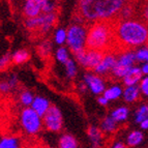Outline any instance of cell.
I'll return each instance as SVG.
<instances>
[{
    "label": "cell",
    "instance_id": "obj_1",
    "mask_svg": "<svg viewBox=\"0 0 148 148\" xmlns=\"http://www.w3.org/2000/svg\"><path fill=\"white\" fill-rule=\"evenodd\" d=\"M113 54L128 52L132 48L148 42V26L138 18L130 20L113 19Z\"/></svg>",
    "mask_w": 148,
    "mask_h": 148
},
{
    "label": "cell",
    "instance_id": "obj_2",
    "mask_svg": "<svg viewBox=\"0 0 148 148\" xmlns=\"http://www.w3.org/2000/svg\"><path fill=\"white\" fill-rule=\"evenodd\" d=\"M122 0H81L77 5L75 19L78 24L111 20L124 5Z\"/></svg>",
    "mask_w": 148,
    "mask_h": 148
},
{
    "label": "cell",
    "instance_id": "obj_3",
    "mask_svg": "<svg viewBox=\"0 0 148 148\" xmlns=\"http://www.w3.org/2000/svg\"><path fill=\"white\" fill-rule=\"evenodd\" d=\"M85 49L113 54V19L96 21L90 25L87 31Z\"/></svg>",
    "mask_w": 148,
    "mask_h": 148
},
{
    "label": "cell",
    "instance_id": "obj_4",
    "mask_svg": "<svg viewBox=\"0 0 148 148\" xmlns=\"http://www.w3.org/2000/svg\"><path fill=\"white\" fill-rule=\"evenodd\" d=\"M57 23V12L52 14H42L36 18L26 19L24 22L25 27L29 31L45 34L46 32L51 30Z\"/></svg>",
    "mask_w": 148,
    "mask_h": 148
},
{
    "label": "cell",
    "instance_id": "obj_5",
    "mask_svg": "<svg viewBox=\"0 0 148 148\" xmlns=\"http://www.w3.org/2000/svg\"><path fill=\"white\" fill-rule=\"evenodd\" d=\"M87 31H88V28L84 24L73 23L69 27L66 33L67 44L74 54L85 49Z\"/></svg>",
    "mask_w": 148,
    "mask_h": 148
},
{
    "label": "cell",
    "instance_id": "obj_6",
    "mask_svg": "<svg viewBox=\"0 0 148 148\" xmlns=\"http://www.w3.org/2000/svg\"><path fill=\"white\" fill-rule=\"evenodd\" d=\"M21 125L29 135H34L40 131L42 125V117H40L31 108H25L21 112Z\"/></svg>",
    "mask_w": 148,
    "mask_h": 148
},
{
    "label": "cell",
    "instance_id": "obj_7",
    "mask_svg": "<svg viewBox=\"0 0 148 148\" xmlns=\"http://www.w3.org/2000/svg\"><path fill=\"white\" fill-rule=\"evenodd\" d=\"M77 61L81 64L82 66H84L85 69L91 71V69H95L101 60L104 59L105 53L99 52V51H95V50H88V49H83L79 52L75 53Z\"/></svg>",
    "mask_w": 148,
    "mask_h": 148
},
{
    "label": "cell",
    "instance_id": "obj_8",
    "mask_svg": "<svg viewBox=\"0 0 148 148\" xmlns=\"http://www.w3.org/2000/svg\"><path fill=\"white\" fill-rule=\"evenodd\" d=\"M135 60H136V57L133 52L128 51V52L122 53L121 56L117 59V63L112 71L110 77H112L114 79L124 78L125 75L130 72V69L133 67Z\"/></svg>",
    "mask_w": 148,
    "mask_h": 148
},
{
    "label": "cell",
    "instance_id": "obj_9",
    "mask_svg": "<svg viewBox=\"0 0 148 148\" xmlns=\"http://www.w3.org/2000/svg\"><path fill=\"white\" fill-rule=\"evenodd\" d=\"M44 126L50 132H59L61 131L62 124V115L60 110L55 106H50L47 113L42 117Z\"/></svg>",
    "mask_w": 148,
    "mask_h": 148
},
{
    "label": "cell",
    "instance_id": "obj_10",
    "mask_svg": "<svg viewBox=\"0 0 148 148\" xmlns=\"http://www.w3.org/2000/svg\"><path fill=\"white\" fill-rule=\"evenodd\" d=\"M117 63V58L115 57L114 54H111V53H108V54L105 55L104 59L101 60V63L97 65L95 69H94V72L96 73L97 75H101V76H106L108 77L111 75L112 71L113 69L115 67Z\"/></svg>",
    "mask_w": 148,
    "mask_h": 148
},
{
    "label": "cell",
    "instance_id": "obj_11",
    "mask_svg": "<svg viewBox=\"0 0 148 148\" xmlns=\"http://www.w3.org/2000/svg\"><path fill=\"white\" fill-rule=\"evenodd\" d=\"M23 15L26 19H32L42 15V0H27L25 1L22 8Z\"/></svg>",
    "mask_w": 148,
    "mask_h": 148
},
{
    "label": "cell",
    "instance_id": "obj_12",
    "mask_svg": "<svg viewBox=\"0 0 148 148\" xmlns=\"http://www.w3.org/2000/svg\"><path fill=\"white\" fill-rule=\"evenodd\" d=\"M85 82L86 84L88 85V87L91 89V91L95 94L101 93V92L105 90V83L104 80L99 78V76L96 75H90L87 74L84 77Z\"/></svg>",
    "mask_w": 148,
    "mask_h": 148
},
{
    "label": "cell",
    "instance_id": "obj_13",
    "mask_svg": "<svg viewBox=\"0 0 148 148\" xmlns=\"http://www.w3.org/2000/svg\"><path fill=\"white\" fill-rule=\"evenodd\" d=\"M49 108L50 104L48 99H46L45 97H42V96H36V97H34L33 101H32L31 109L40 117H44V115L47 113Z\"/></svg>",
    "mask_w": 148,
    "mask_h": 148
},
{
    "label": "cell",
    "instance_id": "obj_14",
    "mask_svg": "<svg viewBox=\"0 0 148 148\" xmlns=\"http://www.w3.org/2000/svg\"><path fill=\"white\" fill-rule=\"evenodd\" d=\"M142 71L139 67H132L130 69V72L125 75V77L123 78V83L125 86L131 87L135 86L138 83V81H140L142 78Z\"/></svg>",
    "mask_w": 148,
    "mask_h": 148
},
{
    "label": "cell",
    "instance_id": "obj_15",
    "mask_svg": "<svg viewBox=\"0 0 148 148\" xmlns=\"http://www.w3.org/2000/svg\"><path fill=\"white\" fill-rule=\"evenodd\" d=\"M87 134H88L89 138L91 139L93 148H99L103 141V131H101L96 126H89L87 130Z\"/></svg>",
    "mask_w": 148,
    "mask_h": 148
},
{
    "label": "cell",
    "instance_id": "obj_16",
    "mask_svg": "<svg viewBox=\"0 0 148 148\" xmlns=\"http://www.w3.org/2000/svg\"><path fill=\"white\" fill-rule=\"evenodd\" d=\"M18 84V78L16 76H10L6 80L0 81V92L1 93H8L14 88H16Z\"/></svg>",
    "mask_w": 148,
    "mask_h": 148
},
{
    "label": "cell",
    "instance_id": "obj_17",
    "mask_svg": "<svg viewBox=\"0 0 148 148\" xmlns=\"http://www.w3.org/2000/svg\"><path fill=\"white\" fill-rule=\"evenodd\" d=\"M10 58H12V61L15 64H22L29 60L30 54L27 50H24V49L18 50V51H16V52L10 56Z\"/></svg>",
    "mask_w": 148,
    "mask_h": 148
},
{
    "label": "cell",
    "instance_id": "obj_18",
    "mask_svg": "<svg viewBox=\"0 0 148 148\" xmlns=\"http://www.w3.org/2000/svg\"><path fill=\"white\" fill-rule=\"evenodd\" d=\"M59 148H78V142L72 135L65 134L60 137Z\"/></svg>",
    "mask_w": 148,
    "mask_h": 148
},
{
    "label": "cell",
    "instance_id": "obj_19",
    "mask_svg": "<svg viewBox=\"0 0 148 148\" xmlns=\"http://www.w3.org/2000/svg\"><path fill=\"white\" fill-rule=\"evenodd\" d=\"M139 95H140V89L136 85L135 86L127 87L123 93L124 99L127 103H133V101H137L139 99Z\"/></svg>",
    "mask_w": 148,
    "mask_h": 148
},
{
    "label": "cell",
    "instance_id": "obj_20",
    "mask_svg": "<svg viewBox=\"0 0 148 148\" xmlns=\"http://www.w3.org/2000/svg\"><path fill=\"white\" fill-rule=\"evenodd\" d=\"M20 143L16 137H4L0 141V148H19Z\"/></svg>",
    "mask_w": 148,
    "mask_h": 148
},
{
    "label": "cell",
    "instance_id": "obj_21",
    "mask_svg": "<svg viewBox=\"0 0 148 148\" xmlns=\"http://www.w3.org/2000/svg\"><path fill=\"white\" fill-rule=\"evenodd\" d=\"M141 6H138V19L148 26V1L140 3Z\"/></svg>",
    "mask_w": 148,
    "mask_h": 148
},
{
    "label": "cell",
    "instance_id": "obj_22",
    "mask_svg": "<svg viewBox=\"0 0 148 148\" xmlns=\"http://www.w3.org/2000/svg\"><path fill=\"white\" fill-rule=\"evenodd\" d=\"M127 116H128V110L125 107H121V108L116 109L115 111H113V113H112V115H111V117L116 121V122L125 120V119L127 118Z\"/></svg>",
    "mask_w": 148,
    "mask_h": 148
},
{
    "label": "cell",
    "instance_id": "obj_23",
    "mask_svg": "<svg viewBox=\"0 0 148 148\" xmlns=\"http://www.w3.org/2000/svg\"><path fill=\"white\" fill-rule=\"evenodd\" d=\"M116 127H117L116 121L114 120L111 116L106 117V118L103 120V122H101V130L104 132H107V133L114 132L116 130Z\"/></svg>",
    "mask_w": 148,
    "mask_h": 148
},
{
    "label": "cell",
    "instance_id": "obj_24",
    "mask_svg": "<svg viewBox=\"0 0 148 148\" xmlns=\"http://www.w3.org/2000/svg\"><path fill=\"white\" fill-rule=\"evenodd\" d=\"M143 140V134L139 131L132 132L127 137V145L128 146H136Z\"/></svg>",
    "mask_w": 148,
    "mask_h": 148
},
{
    "label": "cell",
    "instance_id": "obj_25",
    "mask_svg": "<svg viewBox=\"0 0 148 148\" xmlns=\"http://www.w3.org/2000/svg\"><path fill=\"white\" fill-rule=\"evenodd\" d=\"M121 95V88L119 86H114L111 88L107 89L106 91L104 92V97L109 99H118L119 96Z\"/></svg>",
    "mask_w": 148,
    "mask_h": 148
},
{
    "label": "cell",
    "instance_id": "obj_26",
    "mask_svg": "<svg viewBox=\"0 0 148 148\" xmlns=\"http://www.w3.org/2000/svg\"><path fill=\"white\" fill-rule=\"evenodd\" d=\"M33 99H34V97H33L31 92L27 91V90H24V91L21 92L20 101H21V104L26 107V108H28V106H31Z\"/></svg>",
    "mask_w": 148,
    "mask_h": 148
},
{
    "label": "cell",
    "instance_id": "obj_27",
    "mask_svg": "<svg viewBox=\"0 0 148 148\" xmlns=\"http://www.w3.org/2000/svg\"><path fill=\"white\" fill-rule=\"evenodd\" d=\"M148 118V105L142 106L136 113V121L137 122H142L143 120Z\"/></svg>",
    "mask_w": 148,
    "mask_h": 148
},
{
    "label": "cell",
    "instance_id": "obj_28",
    "mask_svg": "<svg viewBox=\"0 0 148 148\" xmlns=\"http://www.w3.org/2000/svg\"><path fill=\"white\" fill-rule=\"evenodd\" d=\"M64 64H65V67H66L67 76H69V78H74L77 74V69H76V65H75L74 61L69 59Z\"/></svg>",
    "mask_w": 148,
    "mask_h": 148
},
{
    "label": "cell",
    "instance_id": "obj_29",
    "mask_svg": "<svg viewBox=\"0 0 148 148\" xmlns=\"http://www.w3.org/2000/svg\"><path fill=\"white\" fill-rule=\"evenodd\" d=\"M38 52L42 56H48L51 52V44L48 40L42 42V44L38 46Z\"/></svg>",
    "mask_w": 148,
    "mask_h": 148
},
{
    "label": "cell",
    "instance_id": "obj_30",
    "mask_svg": "<svg viewBox=\"0 0 148 148\" xmlns=\"http://www.w3.org/2000/svg\"><path fill=\"white\" fill-rule=\"evenodd\" d=\"M10 61H12V58L10 54H5L0 57V72H3L8 69L10 64Z\"/></svg>",
    "mask_w": 148,
    "mask_h": 148
},
{
    "label": "cell",
    "instance_id": "obj_31",
    "mask_svg": "<svg viewBox=\"0 0 148 148\" xmlns=\"http://www.w3.org/2000/svg\"><path fill=\"white\" fill-rule=\"evenodd\" d=\"M56 57L60 62L65 63L69 60V54H67L66 49L65 48H59L56 52Z\"/></svg>",
    "mask_w": 148,
    "mask_h": 148
},
{
    "label": "cell",
    "instance_id": "obj_32",
    "mask_svg": "<svg viewBox=\"0 0 148 148\" xmlns=\"http://www.w3.org/2000/svg\"><path fill=\"white\" fill-rule=\"evenodd\" d=\"M135 57L138 61H147L148 64V48L140 49L138 52L135 54Z\"/></svg>",
    "mask_w": 148,
    "mask_h": 148
},
{
    "label": "cell",
    "instance_id": "obj_33",
    "mask_svg": "<svg viewBox=\"0 0 148 148\" xmlns=\"http://www.w3.org/2000/svg\"><path fill=\"white\" fill-rule=\"evenodd\" d=\"M66 40V32L63 29H58L55 33V40L57 44H63Z\"/></svg>",
    "mask_w": 148,
    "mask_h": 148
},
{
    "label": "cell",
    "instance_id": "obj_34",
    "mask_svg": "<svg viewBox=\"0 0 148 148\" xmlns=\"http://www.w3.org/2000/svg\"><path fill=\"white\" fill-rule=\"evenodd\" d=\"M140 88L144 95L148 96V77H146L145 79H143V81L141 82Z\"/></svg>",
    "mask_w": 148,
    "mask_h": 148
},
{
    "label": "cell",
    "instance_id": "obj_35",
    "mask_svg": "<svg viewBox=\"0 0 148 148\" xmlns=\"http://www.w3.org/2000/svg\"><path fill=\"white\" fill-rule=\"evenodd\" d=\"M97 101H99V103L101 105V106H106V105L108 104V101H109L107 99H105L104 96H101V97H99V99H97Z\"/></svg>",
    "mask_w": 148,
    "mask_h": 148
},
{
    "label": "cell",
    "instance_id": "obj_36",
    "mask_svg": "<svg viewBox=\"0 0 148 148\" xmlns=\"http://www.w3.org/2000/svg\"><path fill=\"white\" fill-rule=\"evenodd\" d=\"M140 124H141V127H142V128H144V130H147V128H148V118L145 119V120H143Z\"/></svg>",
    "mask_w": 148,
    "mask_h": 148
},
{
    "label": "cell",
    "instance_id": "obj_37",
    "mask_svg": "<svg viewBox=\"0 0 148 148\" xmlns=\"http://www.w3.org/2000/svg\"><path fill=\"white\" fill-rule=\"evenodd\" d=\"M113 148H126V147L123 143H121V142H117V143L114 144Z\"/></svg>",
    "mask_w": 148,
    "mask_h": 148
},
{
    "label": "cell",
    "instance_id": "obj_38",
    "mask_svg": "<svg viewBox=\"0 0 148 148\" xmlns=\"http://www.w3.org/2000/svg\"><path fill=\"white\" fill-rule=\"evenodd\" d=\"M141 71H142V74H148V64H144Z\"/></svg>",
    "mask_w": 148,
    "mask_h": 148
},
{
    "label": "cell",
    "instance_id": "obj_39",
    "mask_svg": "<svg viewBox=\"0 0 148 148\" xmlns=\"http://www.w3.org/2000/svg\"><path fill=\"white\" fill-rule=\"evenodd\" d=\"M40 148H50V147H48V146H40Z\"/></svg>",
    "mask_w": 148,
    "mask_h": 148
}]
</instances>
